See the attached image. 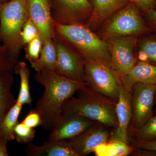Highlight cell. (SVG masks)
<instances>
[{"mask_svg":"<svg viewBox=\"0 0 156 156\" xmlns=\"http://www.w3.org/2000/svg\"><path fill=\"white\" fill-rule=\"evenodd\" d=\"M139 50L145 54L148 63L156 66V39L147 38L142 40L140 43Z\"/></svg>","mask_w":156,"mask_h":156,"instance_id":"484cf974","label":"cell"},{"mask_svg":"<svg viewBox=\"0 0 156 156\" xmlns=\"http://www.w3.org/2000/svg\"><path fill=\"white\" fill-rule=\"evenodd\" d=\"M28 17L38 29L43 41L53 38L55 22L51 13L50 0H27Z\"/></svg>","mask_w":156,"mask_h":156,"instance_id":"4fadbf2b","label":"cell"},{"mask_svg":"<svg viewBox=\"0 0 156 156\" xmlns=\"http://www.w3.org/2000/svg\"><path fill=\"white\" fill-rule=\"evenodd\" d=\"M134 149H146L156 151V138L153 140L145 141H134Z\"/></svg>","mask_w":156,"mask_h":156,"instance_id":"1f68e13d","label":"cell"},{"mask_svg":"<svg viewBox=\"0 0 156 156\" xmlns=\"http://www.w3.org/2000/svg\"><path fill=\"white\" fill-rule=\"evenodd\" d=\"M22 107L16 102L6 116L0 127V142L8 144L9 141L15 139L14 128L19 122L18 118Z\"/></svg>","mask_w":156,"mask_h":156,"instance_id":"44dd1931","label":"cell"},{"mask_svg":"<svg viewBox=\"0 0 156 156\" xmlns=\"http://www.w3.org/2000/svg\"><path fill=\"white\" fill-rule=\"evenodd\" d=\"M57 53L53 39L44 41L40 56L37 60L30 63L31 66L36 72L44 68L55 70Z\"/></svg>","mask_w":156,"mask_h":156,"instance_id":"d6986e66","label":"cell"},{"mask_svg":"<svg viewBox=\"0 0 156 156\" xmlns=\"http://www.w3.org/2000/svg\"><path fill=\"white\" fill-rule=\"evenodd\" d=\"M34 78L44 91L34 109L41 117L43 129L51 131L62 115L65 102L87 83L62 76L47 68L37 72Z\"/></svg>","mask_w":156,"mask_h":156,"instance_id":"6da1fadb","label":"cell"},{"mask_svg":"<svg viewBox=\"0 0 156 156\" xmlns=\"http://www.w3.org/2000/svg\"><path fill=\"white\" fill-rule=\"evenodd\" d=\"M28 18L27 0L0 3V42L17 58L23 47L20 34Z\"/></svg>","mask_w":156,"mask_h":156,"instance_id":"277c9868","label":"cell"},{"mask_svg":"<svg viewBox=\"0 0 156 156\" xmlns=\"http://www.w3.org/2000/svg\"><path fill=\"white\" fill-rule=\"evenodd\" d=\"M54 22L61 24H87L92 8L89 0H50Z\"/></svg>","mask_w":156,"mask_h":156,"instance_id":"ba28073f","label":"cell"},{"mask_svg":"<svg viewBox=\"0 0 156 156\" xmlns=\"http://www.w3.org/2000/svg\"><path fill=\"white\" fill-rule=\"evenodd\" d=\"M121 80L123 86L129 91L136 83L156 84V66L148 62H138L127 74L121 78Z\"/></svg>","mask_w":156,"mask_h":156,"instance_id":"2e32d148","label":"cell"},{"mask_svg":"<svg viewBox=\"0 0 156 156\" xmlns=\"http://www.w3.org/2000/svg\"><path fill=\"white\" fill-rule=\"evenodd\" d=\"M77 92V97H72L65 102L62 113L76 114L107 128H117L116 102L93 91L87 84Z\"/></svg>","mask_w":156,"mask_h":156,"instance_id":"3957f363","label":"cell"},{"mask_svg":"<svg viewBox=\"0 0 156 156\" xmlns=\"http://www.w3.org/2000/svg\"><path fill=\"white\" fill-rule=\"evenodd\" d=\"M53 37L69 46L86 61L98 62L112 66L108 44L98 37L87 24L74 23L65 25L55 23Z\"/></svg>","mask_w":156,"mask_h":156,"instance_id":"7a4b0ae2","label":"cell"},{"mask_svg":"<svg viewBox=\"0 0 156 156\" xmlns=\"http://www.w3.org/2000/svg\"><path fill=\"white\" fill-rule=\"evenodd\" d=\"M97 122L75 113H63L48 136L49 141L67 140L77 136Z\"/></svg>","mask_w":156,"mask_h":156,"instance_id":"7c38bea8","label":"cell"},{"mask_svg":"<svg viewBox=\"0 0 156 156\" xmlns=\"http://www.w3.org/2000/svg\"><path fill=\"white\" fill-rule=\"evenodd\" d=\"M118 126L112 139L118 140L129 144L128 129L132 118L131 91L122 85L116 106Z\"/></svg>","mask_w":156,"mask_h":156,"instance_id":"5bb4252c","label":"cell"},{"mask_svg":"<svg viewBox=\"0 0 156 156\" xmlns=\"http://www.w3.org/2000/svg\"><path fill=\"white\" fill-rule=\"evenodd\" d=\"M14 72L19 75L20 78V87L16 102L23 106L24 105L31 106L32 100L30 90V73L29 68L25 62L19 61L14 67Z\"/></svg>","mask_w":156,"mask_h":156,"instance_id":"ffe728a7","label":"cell"},{"mask_svg":"<svg viewBox=\"0 0 156 156\" xmlns=\"http://www.w3.org/2000/svg\"><path fill=\"white\" fill-rule=\"evenodd\" d=\"M53 39L57 53L54 71L62 76L85 83V59L66 44L56 38Z\"/></svg>","mask_w":156,"mask_h":156,"instance_id":"30bf717a","label":"cell"},{"mask_svg":"<svg viewBox=\"0 0 156 156\" xmlns=\"http://www.w3.org/2000/svg\"><path fill=\"white\" fill-rule=\"evenodd\" d=\"M10 0H0V3H5L6 2H9Z\"/></svg>","mask_w":156,"mask_h":156,"instance_id":"836d02e7","label":"cell"},{"mask_svg":"<svg viewBox=\"0 0 156 156\" xmlns=\"http://www.w3.org/2000/svg\"><path fill=\"white\" fill-rule=\"evenodd\" d=\"M156 92V84L136 83L131 87L132 115L130 130L141 128L153 116Z\"/></svg>","mask_w":156,"mask_h":156,"instance_id":"52a82bcc","label":"cell"},{"mask_svg":"<svg viewBox=\"0 0 156 156\" xmlns=\"http://www.w3.org/2000/svg\"><path fill=\"white\" fill-rule=\"evenodd\" d=\"M136 136L135 141H145L156 138V115L150 119L141 128L131 130Z\"/></svg>","mask_w":156,"mask_h":156,"instance_id":"603a6c76","label":"cell"},{"mask_svg":"<svg viewBox=\"0 0 156 156\" xmlns=\"http://www.w3.org/2000/svg\"><path fill=\"white\" fill-rule=\"evenodd\" d=\"M92 11L87 25L92 30L98 27L107 18L129 2V0H91Z\"/></svg>","mask_w":156,"mask_h":156,"instance_id":"9a60e30c","label":"cell"},{"mask_svg":"<svg viewBox=\"0 0 156 156\" xmlns=\"http://www.w3.org/2000/svg\"><path fill=\"white\" fill-rule=\"evenodd\" d=\"M150 31L139 9L132 3L117 12L108 20L102 31L107 40L116 37L143 34Z\"/></svg>","mask_w":156,"mask_h":156,"instance_id":"8992f818","label":"cell"},{"mask_svg":"<svg viewBox=\"0 0 156 156\" xmlns=\"http://www.w3.org/2000/svg\"><path fill=\"white\" fill-rule=\"evenodd\" d=\"M108 41L112 66L121 79L137 62L135 55L137 38L128 36L112 38Z\"/></svg>","mask_w":156,"mask_h":156,"instance_id":"9c48e42d","label":"cell"},{"mask_svg":"<svg viewBox=\"0 0 156 156\" xmlns=\"http://www.w3.org/2000/svg\"><path fill=\"white\" fill-rule=\"evenodd\" d=\"M143 13L146 20L147 25L150 30L153 31L156 35V10L151 9Z\"/></svg>","mask_w":156,"mask_h":156,"instance_id":"f546056e","label":"cell"},{"mask_svg":"<svg viewBox=\"0 0 156 156\" xmlns=\"http://www.w3.org/2000/svg\"><path fill=\"white\" fill-rule=\"evenodd\" d=\"M26 154L29 156H78L67 140H47L41 146L30 143Z\"/></svg>","mask_w":156,"mask_h":156,"instance_id":"e0dca14e","label":"cell"},{"mask_svg":"<svg viewBox=\"0 0 156 156\" xmlns=\"http://www.w3.org/2000/svg\"><path fill=\"white\" fill-rule=\"evenodd\" d=\"M107 127L95 122L77 136L67 140L78 156L94 152L98 146L108 141L110 136Z\"/></svg>","mask_w":156,"mask_h":156,"instance_id":"8fae6325","label":"cell"},{"mask_svg":"<svg viewBox=\"0 0 156 156\" xmlns=\"http://www.w3.org/2000/svg\"><path fill=\"white\" fill-rule=\"evenodd\" d=\"M134 150L133 147L128 144L112 139L97 147L94 153L97 156H126L132 154Z\"/></svg>","mask_w":156,"mask_h":156,"instance_id":"7402d4cb","label":"cell"},{"mask_svg":"<svg viewBox=\"0 0 156 156\" xmlns=\"http://www.w3.org/2000/svg\"><path fill=\"white\" fill-rule=\"evenodd\" d=\"M13 73L0 72V127L9 111L16 103L11 91L14 83Z\"/></svg>","mask_w":156,"mask_h":156,"instance_id":"ac0fdd59","label":"cell"},{"mask_svg":"<svg viewBox=\"0 0 156 156\" xmlns=\"http://www.w3.org/2000/svg\"><path fill=\"white\" fill-rule=\"evenodd\" d=\"M20 35L24 47L35 38L40 36V34L37 26L28 18L23 27Z\"/></svg>","mask_w":156,"mask_h":156,"instance_id":"83f0119b","label":"cell"},{"mask_svg":"<svg viewBox=\"0 0 156 156\" xmlns=\"http://www.w3.org/2000/svg\"><path fill=\"white\" fill-rule=\"evenodd\" d=\"M143 12L154 9L155 7V0H129Z\"/></svg>","mask_w":156,"mask_h":156,"instance_id":"4dcf8cb0","label":"cell"},{"mask_svg":"<svg viewBox=\"0 0 156 156\" xmlns=\"http://www.w3.org/2000/svg\"><path fill=\"white\" fill-rule=\"evenodd\" d=\"M22 122L26 126L32 128L41 126L42 125L41 117L34 109L29 112Z\"/></svg>","mask_w":156,"mask_h":156,"instance_id":"f1b7e54d","label":"cell"},{"mask_svg":"<svg viewBox=\"0 0 156 156\" xmlns=\"http://www.w3.org/2000/svg\"><path fill=\"white\" fill-rule=\"evenodd\" d=\"M18 61V58L12 56L2 44H0V72L9 71L14 72V67Z\"/></svg>","mask_w":156,"mask_h":156,"instance_id":"4316f807","label":"cell"},{"mask_svg":"<svg viewBox=\"0 0 156 156\" xmlns=\"http://www.w3.org/2000/svg\"><path fill=\"white\" fill-rule=\"evenodd\" d=\"M35 128H31L22 122H18L14 130V136L16 141L20 143L32 142L36 134Z\"/></svg>","mask_w":156,"mask_h":156,"instance_id":"cb8c5ba5","label":"cell"},{"mask_svg":"<svg viewBox=\"0 0 156 156\" xmlns=\"http://www.w3.org/2000/svg\"><path fill=\"white\" fill-rule=\"evenodd\" d=\"M155 105H156L155 114H156V95H155Z\"/></svg>","mask_w":156,"mask_h":156,"instance_id":"e575fe53","label":"cell"},{"mask_svg":"<svg viewBox=\"0 0 156 156\" xmlns=\"http://www.w3.org/2000/svg\"><path fill=\"white\" fill-rule=\"evenodd\" d=\"M155 7H156V0H155Z\"/></svg>","mask_w":156,"mask_h":156,"instance_id":"d590c367","label":"cell"},{"mask_svg":"<svg viewBox=\"0 0 156 156\" xmlns=\"http://www.w3.org/2000/svg\"><path fill=\"white\" fill-rule=\"evenodd\" d=\"M43 44L44 41L41 36H39L24 46L26 58L30 63L38 58L43 48Z\"/></svg>","mask_w":156,"mask_h":156,"instance_id":"d4e9b609","label":"cell"},{"mask_svg":"<svg viewBox=\"0 0 156 156\" xmlns=\"http://www.w3.org/2000/svg\"><path fill=\"white\" fill-rule=\"evenodd\" d=\"M85 81L93 91L117 103L122 84L112 66L85 60Z\"/></svg>","mask_w":156,"mask_h":156,"instance_id":"5b68a950","label":"cell"},{"mask_svg":"<svg viewBox=\"0 0 156 156\" xmlns=\"http://www.w3.org/2000/svg\"></svg>","mask_w":156,"mask_h":156,"instance_id":"8d00e7d4","label":"cell"},{"mask_svg":"<svg viewBox=\"0 0 156 156\" xmlns=\"http://www.w3.org/2000/svg\"><path fill=\"white\" fill-rule=\"evenodd\" d=\"M7 144L2 142H0V156H9Z\"/></svg>","mask_w":156,"mask_h":156,"instance_id":"d6a6232c","label":"cell"}]
</instances>
